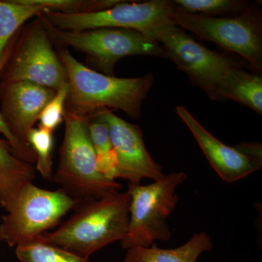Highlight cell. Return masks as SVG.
Masks as SVG:
<instances>
[{
    "mask_svg": "<svg viewBox=\"0 0 262 262\" xmlns=\"http://www.w3.org/2000/svg\"><path fill=\"white\" fill-rule=\"evenodd\" d=\"M17 38L18 37H17L16 34L14 37L11 39L9 44H8L4 54H3L1 59H0V77H1L3 70H4L6 65L8 64V61H9L12 55H13L15 44H16L17 39H18ZM0 134H3L5 136V139H6V140L11 144L15 154L20 160H23L26 163L30 164H32L36 161L35 153L33 151L32 148L30 146L23 145V144H20L18 141L15 139L13 134L10 133L6 124H5L4 120H3V117H2L1 113H0Z\"/></svg>",
    "mask_w": 262,
    "mask_h": 262,
    "instance_id": "cell-24",
    "label": "cell"
},
{
    "mask_svg": "<svg viewBox=\"0 0 262 262\" xmlns=\"http://www.w3.org/2000/svg\"><path fill=\"white\" fill-rule=\"evenodd\" d=\"M177 112L222 180L237 182L261 168L262 161L250 157L238 145L234 147L226 145L202 126L187 108L178 106Z\"/></svg>",
    "mask_w": 262,
    "mask_h": 262,
    "instance_id": "cell-13",
    "label": "cell"
},
{
    "mask_svg": "<svg viewBox=\"0 0 262 262\" xmlns=\"http://www.w3.org/2000/svg\"><path fill=\"white\" fill-rule=\"evenodd\" d=\"M35 171L32 164L15 154L6 139H0V205L8 212L24 185L32 182Z\"/></svg>",
    "mask_w": 262,
    "mask_h": 262,
    "instance_id": "cell-14",
    "label": "cell"
},
{
    "mask_svg": "<svg viewBox=\"0 0 262 262\" xmlns=\"http://www.w3.org/2000/svg\"><path fill=\"white\" fill-rule=\"evenodd\" d=\"M220 101L232 99L262 114V78L241 67L229 72L219 88Z\"/></svg>",
    "mask_w": 262,
    "mask_h": 262,
    "instance_id": "cell-16",
    "label": "cell"
},
{
    "mask_svg": "<svg viewBox=\"0 0 262 262\" xmlns=\"http://www.w3.org/2000/svg\"><path fill=\"white\" fill-rule=\"evenodd\" d=\"M41 21L52 42L61 48L71 47L84 53L95 71L103 75L114 76L117 61L125 57L166 58L159 42L136 31L108 28L66 31Z\"/></svg>",
    "mask_w": 262,
    "mask_h": 262,
    "instance_id": "cell-5",
    "label": "cell"
},
{
    "mask_svg": "<svg viewBox=\"0 0 262 262\" xmlns=\"http://www.w3.org/2000/svg\"><path fill=\"white\" fill-rule=\"evenodd\" d=\"M94 118L107 125L116 157L117 179H125L130 184H140L142 179L157 181L165 177L161 166L146 149L139 125L125 121L110 110H101Z\"/></svg>",
    "mask_w": 262,
    "mask_h": 262,
    "instance_id": "cell-11",
    "label": "cell"
},
{
    "mask_svg": "<svg viewBox=\"0 0 262 262\" xmlns=\"http://www.w3.org/2000/svg\"><path fill=\"white\" fill-rule=\"evenodd\" d=\"M70 85L66 110L85 121L103 110H121L131 118L141 115V106L154 82L152 74L118 78L99 73L77 61L68 48H58Z\"/></svg>",
    "mask_w": 262,
    "mask_h": 262,
    "instance_id": "cell-1",
    "label": "cell"
},
{
    "mask_svg": "<svg viewBox=\"0 0 262 262\" xmlns=\"http://www.w3.org/2000/svg\"><path fill=\"white\" fill-rule=\"evenodd\" d=\"M173 3L184 13L209 17L241 14L251 8L247 1L241 0H176Z\"/></svg>",
    "mask_w": 262,
    "mask_h": 262,
    "instance_id": "cell-20",
    "label": "cell"
},
{
    "mask_svg": "<svg viewBox=\"0 0 262 262\" xmlns=\"http://www.w3.org/2000/svg\"><path fill=\"white\" fill-rule=\"evenodd\" d=\"M49 11L64 14H84L108 9L121 0H34Z\"/></svg>",
    "mask_w": 262,
    "mask_h": 262,
    "instance_id": "cell-22",
    "label": "cell"
},
{
    "mask_svg": "<svg viewBox=\"0 0 262 262\" xmlns=\"http://www.w3.org/2000/svg\"><path fill=\"white\" fill-rule=\"evenodd\" d=\"M70 85L68 82L62 84L46 105L39 116V127L53 132L64 120L66 102L69 94Z\"/></svg>",
    "mask_w": 262,
    "mask_h": 262,
    "instance_id": "cell-23",
    "label": "cell"
},
{
    "mask_svg": "<svg viewBox=\"0 0 262 262\" xmlns=\"http://www.w3.org/2000/svg\"><path fill=\"white\" fill-rule=\"evenodd\" d=\"M170 20L196 36L234 52L252 68L262 70L261 15L253 8L234 17H209L175 8Z\"/></svg>",
    "mask_w": 262,
    "mask_h": 262,
    "instance_id": "cell-8",
    "label": "cell"
},
{
    "mask_svg": "<svg viewBox=\"0 0 262 262\" xmlns=\"http://www.w3.org/2000/svg\"><path fill=\"white\" fill-rule=\"evenodd\" d=\"M56 91L30 82L0 84V113L15 139L29 146L27 137Z\"/></svg>",
    "mask_w": 262,
    "mask_h": 262,
    "instance_id": "cell-12",
    "label": "cell"
},
{
    "mask_svg": "<svg viewBox=\"0 0 262 262\" xmlns=\"http://www.w3.org/2000/svg\"><path fill=\"white\" fill-rule=\"evenodd\" d=\"M213 247L211 237L206 232H202L175 248H159L155 244L149 248H129L124 262H196L202 253L211 251Z\"/></svg>",
    "mask_w": 262,
    "mask_h": 262,
    "instance_id": "cell-15",
    "label": "cell"
},
{
    "mask_svg": "<svg viewBox=\"0 0 262 262\" xmlns=\"http://www.w3.org/2000/svg\"><path fill=\"white\" fill-rule=\"evenodd\" d=\"M47 10L34 0H0V59L20 27Z\"/></svg>",
    "mask_w": 262,
    "mask_h": 262,
    "instance_id": "cell-17",
    "label": "cell"
},
{
    "mask_svg": "<svg viewBox=\"0 0 262 262\" xmlns=\"http://www.w3.org/2000/svg\"><path fill=\"white\" fill-rule=\"evenodd\" d=\"M175 8L173 1L168 0L121 1L108 9L94 13L64 14L47 10L37 18L61 30L130 29L152 39L155 29L162 24L171 21L170 16Z\"/></svg>",
    "mask_w": 262,
    "mask_h": 262,
    "instance_id": "cell-9",
    "label": "cell"
},
{
    "mask_svg": "<svg viewBox=\"0 0 262 262\" xmlns=\"http://www.w3.org/2000/svg\"><path fill=\"white\" fill-rule=\"evenodd\" d=\"M187 178L184 172H174L148 185L128 184V229L120 241L124 249L149 248L157 241L171 238L166 220L179 202L176 189Z\"/></svg>",
    "mask_w": 262,
    "mask_h": 262,
    "instance_id": "cell-4",
    "label": "cell"
},
{
    "mask_svg": "<svg viewBox=\"0 0 262 262\" xmlns=\"http://www.w3.org/2000/svg\"><path fill=\"white\" fill-rule=\"evenodd\" d=\"M130 194L115 192L100 199L78 203L75 214L53 232L34 241L53 245L90 258V256L126 235Z\"/></svg>",
    "mask_w": 262,
    "mask_h": 262,
    "instance_id": "cell-2",
    "label": "cell"
},
{
    "mask_svg": "<svg viewBox=\"0 0 262 262\" xmlns=\"http://www.w3.org/2000/svg\"><path fill=\"white\" fill-rule=\"evenodd\" d=\"M40 19L33 22L15 44L13 55L2 73V82H30L57 91L68 82L67 72L54 51Z\"/></svg>",
    "mask_w": 262,
    "mask_h": 262,
    "instance_id": "cell-10",
    "label": "cell"
},
{
    "mask_svg": "<svg viewBox=\"0 0 262 262\" xmlns=\"http://www.w3.org/2000/svg\"><path fill=\"white\" fill-rule=\"evenodd\" d=\"M78 204L62 189L48 190L29 182L20 189L0 224V241L17 247L53 228Z\"/></svg>",
    "mask_w": 262,
    "mask_h": 262,
    "instance_id": "cell-6",
    "label": "cell"
},
{
    "mask_svg": "<svg viewBox=\"0 0 262 262\" xmlns=\"http://www.w3.org/2000/svg\"><path fill=\"white\" fill-rule=\"evenodd\" d=\"M63 121L64 136L53 181L78 203L100 199L120 191L122 186L118 182L106 178L98 170L88 122L67 110Z\"/></svg>",
    "mask_w": 262,
    "mask_h": 262,
    "instance_id": "cell-3",
    "label": "cell"
},
{
    "mask_svg": "<svg viewBox=\"0 0 262 262\" xmlns=\"http://www.w3.org/2000/svg\"><path fill=\"white\" fill-rule=\"evenodd\" d=\"M91 144L96 153L98 170L110 180L117 179L116 157L110 141L107 125L99 119L87 122Z\"/></svg>",
    "mask_w": 262,
    "mask_h": 262,
    "instance_id": "cell-18",
    "label": "cell"
},
{
    "mask_svg": "<svg viewBox=\"0 0 262 262\" xmlns=\"http://www.w3.org/2000/svg\"><path fill=\"white\" fill-rule=\"evenodd\" d=\"M15 255L20 262H90L89 258L39 241L17 246Z\"/></svg>",
    "mask_w": 262,
    "mask_h": 262,
    "instance_id": "cell-19",
    "label": "cell"
},
{
    "mask_svg": "<svg viewBox=\"0 0 262 262\" xmlns=\"http://www.w3.org/2000/svg\"><path fill=\"white\" fill-rule=\"evenodd\" d=\"M27 143L36 155L37 171L43 178L51 180L53 179V132L39 127H33L29 130L27 137Z\"/></svg>",
    "mask_w": 262,
    "mask_h": 262,
    "instance_id": "cell-21",
    "label": "cell"
},
{
    "mask_svg": "<svg viewBox=\"0 0 262 262\" xmlns=\"http://www.w3.org/2000/svg\"><path fill=\"white\" fill-rule=\"evenodd\" d=\"M151 38L159 42L166 58L187 74L192 83L203 90L213 101H220L219 88L229 72L241 67L229 57L196 42L172 21L159 26Z\"/></svg>",
    "mask_w": 262,
    "mask_h": 262,
    "instance_id": "cell-7",
    "label": "cell"
}]
</instances>
